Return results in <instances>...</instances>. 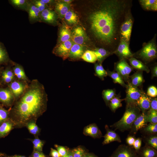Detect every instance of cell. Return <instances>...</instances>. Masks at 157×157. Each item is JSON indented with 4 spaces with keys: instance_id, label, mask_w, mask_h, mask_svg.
Masks as SVG:
<instances>
[{
    "instance_id": "obj_1",
    "label": "cell",
    "mask_w": 157,
    "mask_h": 157,
    "mask_svg": "<svg viewBox=\"0 0 157 157\" xmlns=\"http://www.w3.org/2000/svg\"><path fill=\"white\" fill-rule=\"evenodd\" d=\"M132 0L104 1L89 17L90 29L96 41L113 54L120 40V26L133 6Z\"/></svg>"
},
{
    "instance_id": "obj_2",
    "label": "cell",
    "mask_w": 157,
    "mask_h": 157,
    "mask_svg": "<svg viewBox=\"0 0 157 157\" xmlns=\"http://www.w3.org/2000/svg\"><path fill=\"white\" fill-rule=\"evenodd\" d=\"M20 96L10 110L9 119L15 128L25 127L28 122L36 121L47 109L46 95L37 81L32 82Z\"/></svg>"
},
{
    "instance_id": "obj_3",
    "label": "cell",
    "mask_w": 157,
    "mask_h": 157,
    "mask_svg": "<svg viewBox=\"0 0 157 157\" xmlns=\"http://www.w3.org/2000/svg\"><path fill=\"white\" fill-rule=\"evenodd\" d=\"M156 36V34H155L150 40L147 42H144L141 49L133 54V57L135 56L145 63L151 62L155 59L157 54Z\"/></svg>"
},
{
    "instance_id": "obj_4",
    "label": "cell",
    "mask_w": 157,
    "mask_h": 157,
    "mask_svg": "<svg viewBox=\"0 0 157 157\" xmlns=\"http://www.w3.org/2000/svg\"><path fill=\"white\" fill-rule=\"evenodd\" d=\"M139 115V110L133 104L128 105L122 117L111 126L121 131L128 130L131 128L134 121Z\"/></svg>"
},
{
    "instance_id": "obj_5",
    "label": "cell",
    "mask_w": 157,
    "mask_h": 157,
    "mask_svg": "<svg viewBox=\"0 0 157 157\" xmlns=\"http://www.w3.org/2000/svg\"><path fill=\"white\" fill-rule=\"evenodd\" d=\"M134 21L131 10L126 15L119 29L120 39L124 40L129 44Z\"/></svg>"
},
{
    "instance_id": "obj_6",
    "label": "cell",
    "mask_w": 157,
    "mask_h": 157,
    "mask_svg": "<svg viewBox=\"0 0 157 157\" xmlns=\"http://www.w3.org/2000/svg\"><path fill=\"white\" fill-rule=\"evenodd\" d=\"M129 44L122 39L120 42L113 53H115L121 59H129L133 57V54L131 51Z\"/></svg>"
},
{
    "instance_id": "obj_7",
    "label": "cell",
    "mask_w": 157,
    "mask_h": 157,
    "mask_svg": "<svg viewBox=\"0 0 157 157\" xmlns=\"http://www.w3.org/2000/svg\"><path fill=\"white\" fill-rule=\"evenodd\" d=\"M73 44L70 40L61 42L55 48L53 52L55 55L65 59L68 57L70 49Z\"/></svg>"
},
{
    "instance_id": "obj_8",
    "label": "cell",
    "mask_w": 157,
    "mask_h": 157,
    "mask_svg": "<svg viewBox=\"0 0 157 157\" xmlns=\"http://www.w3.org/2000/svg\"><path fill=\"white\" fill-rule=\"evenodd\" d=\"M71 37L74 43L80 45H82L88 40L85 31L81 26L74 28L72 33Z\"/></svg>"
},
{
    "instance_id": "obj_9",
    "label": "cell",
    "mask_w": 157,
    "mask_h": 157,
    "mask_svg": "<svg viewBox=\"0 0 157 157\" xmlns=\"http://www.w3.org/2000/svg\"><path fill=\"white\" fill-rule=\"evenodd\" d=\"M112 157H138L136 152L130 147L124 145L118 147Z\"/></svg>"
},
{
    "instance_id": "obj_10",
    "label": "cell",
    "mask_w": 157,
    "mask_h": 157,
    "mask_svg": "<svg viewBox=\"0 0 157 157\" xmlns=\"http://www.w3.org/2000/svg\"><path fill=\"white\" fill-rule=\"evenodd\" d=\"M142 93L136 87L129 84L126 91V101L128 105L133 104L138 99Z\"/></svg>"
},
{
    "instance_id": "obj_11",
    "label": "cell",
    "mask_w": 157,
    "mask_h": 157,
    "mask_svg": "<svg viewBox=\"0 0 157 157\" xmlns=\"http://www.w3.org/2000/svg\"><path fill=\"white\" fill-rule=\"evenodd\" d=\"M115 66L116 70L125 79L128 78L132 70V68L128 64L125 59H123L116 63Z\"/></svg>"
},
{
    "instance_id": "obj_12",
    "label": "cell",
    "mask_w": 157,
    "mask_h": 157,
    "mask_svg": "<svg viewBox=\"0 0 157 157\" xmlns=\"http://www.w3.org/2000/svg\"><path fill=\"white\" fill-rule=\"evenodd\" d=\"M10 90L6 89H0V101L7 106L11 105L13 103L14 95Z\"/></svg>"
},
{
    "instance_id": "obj_13",
    "label": "cell",
    "mask_w": 157,
    "mask_h": 157,
    "mask_svg": "<svg viewBox=\"0 0 157 157\" xmlns=\"http://www.w3.org/2000/svg\"><path fill=\"white\" fill-rule=\"evenodd\" d=\"M27 11L30 22L34 23L40 20V13L38 8L32 3H30Z\"/></svg>"
},
{
    "instance_id": "obj_14",
    "label": "cell",
    "mask_w": 157,
    "mask_h": 157,
    "mask_svg": "<svg viewBox=\"0 0 157 157\" xmlns=\"http://www.w3.org/2000/svg\"><path fill=\"white\" fill-rule=\"evenodd\" d=\"M83 134L94 138L100 137L102 134L97 126L94 124L88 125L84 129Z\"/></svg>"
},
{
    "instance_id": "obj_15",
    "label": "cell",
    "mask_w": 157,
    "mask_h": 157,
    "mask_svg": "<svg viewBox=\"0 0 157 157\" xmlns=\"http://www.w3.org/2000/svg\"><path fill=\"white\" fill-rule=\"evenodd\" d=\"M9 86L14 96L16 98L20 96L26 89L25 85L18 81H13L10 84Z\"/></svg>"
},
{
    "instance_id": "obj_16",
    "label": "cell",
    "mask_w": 157,
    "mask_h": 157,
    "mask_svg": "<svg viewBox=\"0 0 157 157\" xmlns=\"http://www.w3.org/2000/svg\"><path fill=\"white\" fill-rule=\"evenodd\" d=\"M84 48L82 45L74 43L69 53L68 57L72 59L81 57L84 53Z\"/></svg>"
},
{
    "instance_id": "obj_17",
    "label": "cell",
    "mask_w": 157,
    "mask_h": 157,
    "mask_svg": "<svg viewBox=\"0 0 157 157\" xmlns=\"http://www.w3.org/2000/svg\"><path fill=\"white\" fill-rule=\"evenodd\" d=\"M15 128L14 124L9 119L0 125V139L7 136Z\"/></svg>"
},
{
    "instance_id": "obj_18",
    "label": "cell",
    "mask_w": 157,
    "mask_h": 157,
    "mask_svg": "<svg viewBox=\"0 0 157 157\" xmlns=\"http://www.w3.org/2000/svg\"><path fill=\"white\" fill-rule=\"evenodd\" d=\"M138 2L142 8L145 11H157V0H139Z\"/></svg>"
},
{
    "instance_id": "obj_19",
    "label": "cell",
    "mask_w": 157,
    "mask_h": 157,
    "mask_svg": "<svg viewBox=\"0 0 157 157\" xmlns=\"http://www.w3.org/2000/svg\"><path fill=\"white\" fill-rule=\"evenodd\" d=\"M106 129V133L104 137V140L103 142V144H108L114 141L121 142L120 138L117 133L114 131L109 129L107 126Z\"/></svg>"
},
{
    "instance_id": "obj_20",
    "label": "cell",
    "mask_w": 157,
    "mask_h": 157,
    "mask_svg": "<svg viewBox=\"0 0 157 157\" xmlns=\"http://www.w3.org/2000/svg\"><path fill=\"white\" fill-rule=\"evenodd\" d=\"M40 19L45 22L53 23L56 20L55 12L49 9L46 8L40 13Z\"/></svg>"
},
{
    "instance_id": "obj_21",
    "label": "cell",
    "mask_w": 157,
    "mask_h": 157,
    "mask_svg": "<svg viewBox=\"0 0 157 157\" xmlns=\"http://www.w3.org/2000/svg\"><path fill=\"white\" fill-rule=\"evenodd\" d=\"M136 102L140 108L143 111L146 110L150 108L151 101L150 99L144 94H141Z\"/></svg>"
},
{
    "instance_id": "obj_22",
    "label": "cell",
    "mask_w": 157,
    "mask_h": 157,
    "mask_svg": "<svg viewBox=\"0 0 157 157\" xmlns=\"http://www.w3.org/2000/svg\"><path fill=\"white\" fill-rule=\"evenodd\" d=\"M147 122V115L143 112L138 116L133 124L135 130L137 131L139 129L145 127Z\"/></svg>"
},
{
    "instance_id": "obj_23",
    "label": "cell",
    "mask_w": 157,
    "mask_h": 157,
    "mask_svg": "<svg viewBox=\"0 0 157 157\" xmlns=\"http://www.w3.org/2000/svg\"><path fill=\"white\" fill-rule=\"evenodd\" d=\"M72 37V33L69 27L66 25L62 26L59 31V38L61 42L70 40Z\"/></svg>"
},
{
    "instance_id": "obj_24",
    "label": "cell",
    "mask_w": 157,
    "mask_h": 157,
    "mask_svg": "<svg viewBox=\"0 0 157 157\" xmlns=\"http://www.w3.org/2000/svg\"><path fill=\"white\" fill-rule=\"evenodd\" d=\"M130 63L131 66L138 70L144 71L148 73L149 70L147 67L141 61L133 57L129 59Z\"/></svg>"
},
{
    "instance_id": "obj_25",
    "label": "cell",
    "mask_w": 157,
    "mask_h": 157,
    "mask_svg": "<svg viewBox=\"0 0 157 157\" xmlns=\"http://www.w3.org/2000/svg\"><path fill=\"white\" fill-rule=\"evenodd\" d=\"M69 5L65 2L60 1L56 3L55 8L56 12L59 16L62 18L64 17L66 13L69 11Z\"/></svg>"
},
{
    "instance_id": "obj_26",
    "label": "cell",
    "mask_w": 157,
    "mask_h": 157,
    "mask_svg": "<svg viewBox=\"0 0 157 157\" xmlns=\"http://www.w3.org/2000/svg\"><path fill=\"white\" fill-rule=\"evenodd\" d=\"M93 51L96 56L97 60L100 62L106 58L113 54L109 51L101 47L96 48Z\"/></svg>"
},
{
    "instance_id": "obj_27",
    "label": "cell",
    "mask_w": 157,
    "mask_h": 157,
    "mask_svg": "<svg viewBox=\"0 0 157 157\" xmlns=\"http://www.w3.org/2000/svg\"><path fill=\"white\" fill-rule=\"evenodd\" d=\"M36 122L34 121H30L26 124L25 126L29 133L35 137L38 136L41 131L40 128L37 125Z\"/></svg>"
},
{
    "instance_id": "obj_28",
    "label": "cell",
    "mask_w": 157,
    "mask_h": 157,
    "mask_svg": "<svg viewBox=\"0 0 157 157\" xmlns=\"http://www.w3.org/2000/svg\"><path fill=\"white\" fill-rule=\"evenodd\" d=\"M157 152L156 150L150 146L143 148L140 153V157H156Z\"/></svg>"
},
{
    "instance_id": "obj_29",
    "label": "cell",
    "mask_w": 157,
    "mask_h": 157,
    "mask_svg": "<svg viewBox=\"0 0 157 157\" xmlns=\"http://www.w3.org/2000/svg\"><path fill=\"white\" fill-rule=\"evenodd\" d=\"M81 58L85 61L90 63H94L97 60L93 50H87L84 52Z\"/></svg>"
},
{
    "instance_id": "obj_30",
    "label": "cell",
    "mask_w": 157,
    "mask_h": 157,
    "mask_svg": "<svg viewBox=\"0 0 157 157\" xmlns=\"http://www.w3.org/2000/svg\"><path fill=\"white\" fill-rule=\"evenodd\" d=\"M10 2L14 7L27 10L30 3L28 1L26 0H11Z\"/></svg>"
},
{
    "instance_id": "obj_31",
    "label": "cell",
    "mask_w": 157,
    "mask_h": 157,
    "mask_svg": "<svg viewBox=\"0 0 157 157\" xmlns=\"http://www.w3.org/2000/svg\"><path fill=\"white\" fill-rule=\"evenodd\" d=\"M30 140L33 144V150L40 152H42V148L44 144V142L40 140L38 136H35L34 139Z\"/></svg>"
},
{
    "instance_id": "obj_32",
    "label": "cell",
    "mask_w": 157,
    "mask_h": 157,
    "mask_svg": "<svg viewBox=\"0 0 157 157\" xmlns=\"http://www.w3.org/2000/svg\"><path fill=\"white\" fill-rule=\"evenodd\" d=\"M64 17L66 21L69 24H74L78 22V17L77 14L72 10H69Z\"/></svg>"
},
{
    "instance_id": "obj_33",
    "label": "cell",
    "mask_w": 157,
    "mask_h": 157,
    "mask_svg": "<svg viewBox=\"0 0 157 157\" xmlns=\"http://www.w3.org/2000/svg\"><path fill=\"white\" fill-rule=\"evenodd\" d=\"M94 69L96 74L100 78H103L108 75L107 72L100 63L95 64Z\"/></svg>"
},
{
    "instance_id": "obj_34",
    "label": "cell",
    "mask_w": 157,
    "mask_h": 157,
    "mask_svg": "<svg viewBox=\"0 0 157 157\" xmlns=\"http://www.w3.org/2000/svg\"><path fill=\"white\" fill-rule=\"evenodd\" d=\"M108 74L111 78L115 83L123 86L125 85L122 77L118 72H108Z\"/></svg>"
},
{
    "instance_id": "obj_35",
    "label": "cell",
    "mask_w": 157,
    "mask_h": 157,
    "mask_svg": "<svg viewBox=\"0 0 157 157\" xmlns=\"http://www.w3.org/2000/svg\"><path fill=\"white\" fill-rule=\"evenodd\" d=\"M143 81L141 73H137L134 74L131 78V84L135 87L140 85Z\"/></svg>"
},
{
    "instance_id": "obj_36",
    "label": "cell",
    "mask_w": 157,
    "mask_h": 157,
    "mask_svg": "<svg viewBox=\"0 0 157 157\" xmlns=\"http://www.w3.org/2000/svg\"><path fill=\"white\" fill-rule=\"evenodd\" d=\"M14 73L19 79L26 80L27 79L25 74L22 67L19 65H16L13 68Z\"/></svg>"
},
{
    "instance_id": "obj_37",
    "label": "cell",
    "mask_w": 157,
    "mask_h": 157,
    "mask_svg": "<svg viewBox=\"0 0 157 157\" xmlns=\"http://www.w3.org/2000/svg\"><path fill=\"white\" fill-rule=\"evenodd\" d=\"M147 122L153 124L157 123V111L150 109L148 114L147 115Z\"/></svg>"
},
{
    "instance_id": "obj_38",
    "label": "cell",
    "mask_w": 157,
    "mask_h": 157,
    "mask_svg": "<svg viewBox=\"0 0 157 157\" xmlns=\"http://www.w3.org/2000/svg\"><path fill=\"white\" fill-rule=\"evenodd\" d=\"M10 110L0 107V125L9 119Z\"/></svg>"
},
{
    "instance_id": "obj_39",
    "label": "cell",
    "mask_w": 157,
    "mask_h": 157,
    "mask_svg": "<svg viewBox=\"0 0 157 157\" xmlns=\"http://www.w3.org/2000/svg\"><path fill=\"white\" fill-rule=\"evenodd\" d=\"M110 106L111 109L113 111L122 106L121 101L117 97H114L110 101Z\"/></svg>"
},
{
    "instance_id": "obj_40",
    "label": "cell",
    "mask_w": 157,
    "mask_h": 157,
    "mask_svg": "<svg viewBox=\"0 0 157 157\" xmlns=\"http://www.w3.org/2000/svg\"><path fill=\"white\" fill-rule=\"evenodd\" d=\"M71 151L73 157H83L85 153L84 149L79 146L74 148Z\"/></svg>"
},
{
    "instance_id": "obj_41",
    "label": "cell",
    "mask_w": 157,
    "mask_h": 157,
    "mask_svg": "<svg viewBox=\"0 0 157 157\" xmlns=\"http://www.w3.org/2000/svg\"><path fill=\"white\" fill-rule=\"evenodd\" d=\"M103 94L105 100L106 101H109L114 97L115 92L112 90L108 89L104 90Z\"/></svg>"
},
{
    "instance_id": "obj_42",
    "label": "cell",
    "mask_w": 157,
    "mask_h": 157,
    "mask_svg": "<svg viewBox=\"0 0 157 157\" xmlns=\"http://www.w3.org/2000/svg\"><path fill=\"white\" fill-rule=\"evenodd\" d=\"M8 58L7 52L2 46L0 44V64L6 62Z\"/></svg>"
},
{
    "instance_id": "obj_43",
    "label": "cell",
    "mask_w": 157,
    "mask_h": 157,
    "mask_svg": "<svg viewBox=\"0 0 157 157\" xmlns=\"http://www.w3.org/2000/svg\"><path fill=\"white\" fill-rule=\"evenodd\" d=\"M144 131L151 133H156L157 132V124L150 123L144 129Z\"/></svg>"
},
{
    "instance_id": "obj_44",
    "label": "cell",
    "mask_w": 157,
    "mask_h": 157,
    "mask_svg": "<svg viewBox=\"0 0 157 157\" xmlns=\"http://www.w3.org/2000/svg\"><path fill=\"white\" fill-rule=\"evenodd\" d=\"M54 146L56 149L57 150L59 153L61 157L65 156L70 151L68 149L63 146L55 144Z\"/></svg>"
},
{
    "instance_id": "obj_45",
    "label": "cell",
    "mask_w": 157,
    "mask_h": 157,
    "mask_svg": "<svg viewBox=\"0 0 157 157\" xmlns=\"http://www.w3.org/2000/svg\"><path fill=\"white\" fill-rule=\"evenodd\" d=\"M147 142L150 145V147L155 149H157V137L156 136H153L149 137L147 140Z\"/></svg>"
},
{
    "instance_id": "obj_46",
    "label": "cell",
    "mask_w": 157,
    "mask_h": 157,
    "mask_svg": "<svg viewBox=\"0 0 157 157\" xmlns=\"http://www.w3.org/2000/svg\"><path fill=\"white\" fill-rule=\"evenodd\" d=\"M147 94L149 96L154 97L157 95V89L156 87L152 86L149 87L147 91Z\"/></svg>"
},
{
    "instance_id": "obj_47",
    "label": "cell",
    "mask_w": 157,
    "mask_h": 157,
    "mask_svg": "<svg viewBox=\"0 0 157 157\" xmlns=\"http://www.w3.org/2000/svg\"><path fill=\"white\" fill-rule=\"evenodd\" d=\"M141 140L140 138H138L135 140L133 145L136 150L138 151L140 149L141 145Z\"/></svg>"
},
{
    "instance_id": "obj_48",
    "label": "cell",
    "mask_w": 157,
    "mask_h": 157,
    "mask_svg": "<svg viewBox=\"0 0 157 157\" xmlns=\"http://www.w3.org/2000/svg\"><path fill=\"white\" fill-rule=\"evenodd\" d=\"M29 157H47L42 152L33 150L31 155Z\"/></svg>"
},
{
    "instance_id": "obj_49",
    "label": "cell",
    "mask_w": 157,
    "mask_h": 157,
    "mask_svg": "<svg viewBox=\"0 0 157 157\" xmlns=\"http://www.w3.org/2000/svg\"><path fill=\"white\" fill-rule=\"evenodd\" d=\"M150 109L157 111V100L156 98L151 101L150 103Z\"/></svg>"
},
{
    "instance_id": "obj_50",
    "label": "cell",
    "mask_w": 157,
    "mask_h": 157,
    "mask_svg": "<svg viewBox=\"0 0 157 157\" xmlns=\"http://www.w3.org/2000/svg\"><path fill=\"white\" fill-rule=\"evenodd\" d=\"M50 155L52 157H61L58 151L52 148H51Z\"/></svg>"
},
{
    "instance_id": "obj_51",
    "label": "cell",
    "mask_w": 157,
    "mask_h": 157,
    "mask_svg": "<svg viewBox=\"0 0 157 157\" xmlns=\"http://www.w3.org/2000/svg\"><path fill=\"white\" fill-rule=\"evenodd\" d=\"M2 74L13 78L14 77V75L13 72L9 69L5 70L3 72Z\"/></svg>"
},
{
    "instance_id": "obj_52",
    "label": "cell",
    "mask_w": 157,
    "mask_h": 157,
    "mask_svg": "<svg viewBox=\"0 0 157 157\" xmlns=\"http://www.w3.org/2000/svg\"><path fill=\"white\" fill-rule=\"evenodd\" d=\"M135 139L134 137L131 136H129L126 139L127 143L130 145H133L135 141Z\"/></svg>"
},
{
    "instance_id": "obj_53",
    "label": "cell",
    "mask_w": 157,
    "mask_h": 157,
    "mask_svg": "<svg viewBox=\"0 0 157 157\" xmlns=\"http://www.w3.org/2000/svg\"><path fill=\"white\" fill-rule=\"evenodd\" d=\"M2 79L4 82L7 83L11 82L13 79L12 78L7 77L3 74H2Z\"/></svg>"
},
{
    "instance_id": "obj_54",
    "label": "cell",
    "mask_w": 157,
    "mask_h": 157,
    "mask_svg": "<svg viewBox=\"0 0 157 157\" xmlns=\"http://www.w3.org/2000/svg\"><path fill=\"white\" fill-rule=\"evenodd\" d=\"M153 76L154 77H156L157 76V66L155 65L152 69Z\"/></svg>"
},
{
    "instance_id": "obj_55",
    "label": "cell",
    "mask_w": 157,
    "mask_h": 157,
    "mask_svg": "<svg viewBox=\"0 0 157 157\" xmlns=\"http://www.w3.org/2000/svg\"><path fill=\"white\" fill-rule=\"evenodd\" d=\"M83 157H97L95 156L90 153H85Z\"/></svg>"
},
{
    "instance_id": "obj_56",
    "label": "cell",
    "mask_w": 157,
    "mask_h": 157,
    "mask_svg": "<svg viewBox=\"0 0 157 157\" xmlns=\"http://www.w3.org/2000/svg\"><path fill=\"white\" fill-rule=\"evenodd\" d=\"M61 157H73V156L71 151H70L67 155Z\"/></svg>"
},
{
    "instance_id": "obj_57",
    "label": "cell",
    "mask_w": 157,
    "mask_h": 157,
    "mask_svg": "<svg viewBox=\"0 0 157 157\" xmlns=\"http://www.w3.org/2000/svg\"><path fill=\"white\" fill-rule=\"evenodd\" d=\"M6 157H26L24 156L18 155H15L12 156H8L6 155Z\"/></svg>"
},
{
    "instance_id": "obj_58",
    "label": "cell",
    "mask_w": 157,
    "mask_h": 157,
    "mask_svg": "<svg viewBox=\"0 0 157 157\" xmlns=\"http://www.w3.org/2000/svg\"><path fill=\"white\" fill-rule=\"evenodd\" d=\"M41 1L46 5L47 4L50 3L53 1L51 0H41Z\"/></svg>"
},
{
    "instance_id": "obj_59",
    "label": "cell",
    "mask_w": 157,
    "mask_h": 157,
    "mask_svg": "<svg viewBox=\"0 0 157 157\" xmlns=\"http://www.w3.org/2000/svg\"><path fill=\"white\" fill-rule=\"evenodd\" d=\"M62 2H63L65 3H67L69 4V3H70L72 2V1L70 0H64L62 1Z\"/></svg>"
},
{
    "instance_id": "obj_60",
    "label": "cell",
    "mask_w": 157,
    "mask_h": 157,
    "mask_svg": "<svg viewBox=\"0 0 157 157\" xmlns=\"http://www.w3.org/2000/svg\"><path fill=\"white\" fill-rule=\"evenodd\" d=\"M6 155L5 154L0 152V157H6Z\"/></svg>"
},
{
    "instance_id": "obj_61",
    "label": "cell",
    "mask_w": 157,
    "mask_h": 157,
    "mask_svg": "<svg viewBox=\"0 0 157 157\" xmlns=\"http://www.w3.org/2000/svg\"></svg>"
}]
</instances>
